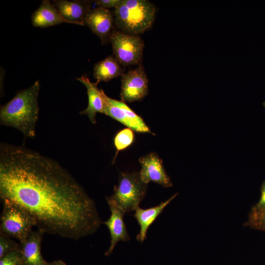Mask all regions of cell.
Returning a JSON list of instances; mask_svg holds the SVG:
<instances>
[{"label": "cell", "mask_w": 265, "mask_h": 265, "mask_svg": "<svg viewBox=\"0 0 265 265\" xmlns=\"http://www.w3.org/2000/svg\"><path fill=\"white\" fill-rule=\"evenodd\" d=\"M0 197L26 211L44 233L78 240L101 224L94 200L73 176L24 146L0 144Z\"/></svg>", "instance_id": "6da1fadb"}, {"label": "cell", "mask_w": 265, "mask_h": 265, "mask_svg": "<svg viewBox=\"0 0 265 265\" xmlns=\"http://www.w3.org/2000/svg\"><path fill=\"white\" fill-rule=\"evenodd\" d=\"M38 80L27 89L19 91L10 101L1 106L0 123L13 127L26 138L35 136V126L39 116Z\"/></svg>", "instance_id": "7a4b0ae2"}, {"label": "cell", "mask_w": 265, "mask_h": 265, "mask_svg": "<svg viewBox=\"0 0 265 265\" xmlns=\"http://www.w3.org/2000/svg\"><path fill=\"white\" fill-rule=\"evenodd\" d=\"M156 10L146 0H121L114 8V23L120 31L139 35L148 30L155 18Z\"/></svg>", "instance_id": "3957f363"}, {"label": "cell", "mask_w": 265, "mask_h": 265, "mask_svg": "<svg viewBox=\"0 0 265 265\" xmlns=\"http://www.w3.org/2000/svg\"><path fill=\"white\" fill-rule=\"evenodd\" d=\"M147 185L141 179L139 172H120L114 193L106 197V200L115 204L125 213L134 211L146 195Z\"/></svg>", "instance_id": "277c9868"}, {"label": "cell", "mask_w": 265, "mask_h": 265, "mask_svg": "<svg viewBox=\"0 0 265 265\" xmlns=\"http://www.w3.org/2000/svg\"><path fill=\"white\" fill-rule=\"evenodd\" d=\"M0 232L24 242L36 226L33 218L23 209L7 199H2Z\"/></svg>", "instance_id": "5b68a950"}, {"label": "cell", "mask_w": 265, "mask_h": 265, "mask_svg": "<svg viewBox=\"0 0 265 265\" xmlns=\"http://www.w3.org/2000/svg\"><path fill=\"white\" fill-rule=\"evenodd\" d=\"M109 42L114 57L122 65L128 66L141 64L144 42L139 35H132L119 30H114Z\"/></svg>", "instance_id": "8992f818"}, {"label": "cell", "mask_w": 265, "mask_h": 265, "mask_svg": "<svg viewBox=\"0 0 265 265\" xmlns=\"http://www.w3.org/2000/svg\"><path fill=\"white\" fill-rule=\"evenodd\" d=\"M104 101L103 114L110 116L138 133H153L142 118L126 104L107 96L102 90Z\"/></svg>", "instance_id": "52a82bcc"}, {"label": "cell", "mask_w": 265, "mask_h": 265, "mask_svg": "<svg viewBox=\"0 0 265 265\" xmlns=\"http://www.w3.org/2000/svg\"><path fill=\"white\" fill-rule=\"evenodd\" d=\"M121 77V101L131 103L140 101L147 95L148 79L141 64Z\"/></svg>", "instance_id": "ba28073f"}, {"label": "cell", "mask_w": 265, "mask_h": 265, "mask_svg": "<svg viewBox=\"0 0 265 265\" xmlns=\"http://www.w3.org/2000/svg\"><path fill=\"white\" fill-rule=\"evenodd\" d=\"M114 15L108 9L98 7L91 9L87 14L84 26H87L98 36L103 44L109 41L113 31Z\"/></svg>", "instance_id": "9c48e42d"}, {"label": "cell", "mask_w": 265, "mask_h": 265, "mask_svg": "<svg viewBox=\"0 0 265 265\" xmlns=\"http://www.w3.org/2000/svg\"><path fill=\"white\" fill-rule=\"evenodd\" d=\"M139 161L141 165L139 172L142 181L148 184L155 182L164 187L172 186V183L164 168L162 159L155 153L141 157Z\"/></svg>", "instance_id": "30bf717a"}, {"label": "cell", "mask_w": 265, "mask_h": 265, "mask_svg": "<svg viewBox=\"0 0 265 265\" xmlns=\"http://www.w3.org/2000/svg\"><path fill=\"white\" fill-rule=\"evenodd\" d=\"M107 203L111 214L108 219L103 223L107 226L110 235V244L105 253V255L108 256L119 241H129L130 237L124 220V212L113 203Z\"/></svg>", "instance_id": "8fae6325"}, {"label": "cell", "mask_w": 265, "mask_h": 265, "mask_svg": "<svg viewBox=\"0 0 265 265\" xmlns=\"http://www.w3.org/2000/svg\"><path fill=\"white\" fill-rule=\"evenodd\" d=\"M52 3L71 24L80 26H84L85 18L91 9V2L89 0H56Z\"/></svg>", "instance_id": "7c38bea8"}, {"label": "cell", "mask_w": 265, "mask_h": 265, "mask_svg": "<svg viewBox=\"0 0 265 265\" xmlns=\"http://www.w3.org/2000/svg\"><path fill=\"white\" fill-rule=\"evenodd\" d=\"M44 233L39 229L32 231L26 241L21 244L23 265H46L41 254V242Z\"/></svg>", "instance_id": "4fadbf2b"}, {"label": "cell", "mask_w": 265, "mask_h": 265, "mask_svg": "<svg viewBox=\"0 0 265 265\" xmlns=\"http://www.w3.org/2000/svg\"><path fill=\"white\" fill-rule=\"evenodd\" d=\"M77 80L86 87L88 98L87 107L80 111V113L82 115H86L90 122L95 124L97 122L96 120L97 113H103L104 109V101L102 89L98 88V83L96 82H91L85 75L78 78Z\"/></svg>", "instance_id": "5bb4252c"}, {"label": "cell", "mask_w": 265, "mask_h": 265, "mask_svg": "<svg viewBox=\"0 0 265 265\" xmlns=\"http://www.w3.org/2000/svg\"><path fill=\"white\" fill-rule=\"evenodd\" d=\"M178 194V193L175 194L168 199L156 206L146 209L138 207L134 211L133 216L140 227V230L136 236V239L140 243H142L145 240L147 231L150 226L169 203L177 196Z\"/></svg>", "instance_id": "9a60e30c"}, {"label": "cell", "mask_w": 265, "mask_h": 265, "mask_svg": "<svg viewBox=\"0 0 265 265\" xmlns=\"http://www.w3.org/2000/svg\"><path fill=\"white\" fill-rule=\"evenodd\" d=\"M32 25L35 27H47L62 23L71 24L59 13L49 0H43L31 16Z\"/></svg>", "instance_id": "2e32d148"}, {"label": "cell", "mask_w": 265, "mask_h": 265, "mask_svg": "<svg viewBox=\"0 0 265 265\" xmlns=\"http://www.w3.org/2000/svg\"><path fill=\"white\" fill-rule=\"evenodd\" d=\"M123 74L120 63L112 55L97 63L94 67L93 76L97 83L109 81L122 76Z\"/></svg>", "instance_id": "e0dca14e"}, {"label": "cell", "mask_w": 265, "mask_h": 265, "mask_svg": "<svg viewBox=\"0 0 265 265\" xmlns=\"http://www.w3.org/2000/svg\"><path fill=\"white\" fill-rule=\"evenodd\" d=\"M134 140V134L132 130L126 128L119 132L115 135L114 143L116 149L115 158L119 151L124 150L130 146Z\"/></svg>", "instance_id": "ac0fdd59"}, {"label": "cell", "mask_w": 265, "mask_h": 265, "mask_svg": "<svg viewBox=\"0 0 265 265\" xmlns=\"http://www.w3.org/2000/svg\"><path fill=\"white\" fill-rule=\"evenodd\" d=\"M244 225L265 232V209L255 210L251 208Z\"/></svg>", "instance_id": "d6986e66"}, {"label": "cell", "mask_w": 265, "mask_h": 265, "mask_svg": "<svg viewBox=\"0 0 265 265\" xmlns=\"http://www.w3.org/2000/svg\"><path fill=\"white\" fill-rule=\"evenodd\" d=\"M20 249V243H17L11 237L0 232V258L10 252Z\"/></svg>", "instance_id": "ffe728a7"}, {"label": "cell", "mask_w": 265, "mask_h": 265, "mask_svg": "<svg viewBox=\"0 0 265 265\" xmlns=\"http://www.w3.org/2000/svg\"><path fill=\"white\" fill-rule=\"evenodd\" d=\"M0 265H23L20 250L10 252L0 258Z\"/></svg>", "instance_id": "44dd1931"}, {"label": "cell", "mask_w": 265, "mask_h": 265, "mask_svg": "<svg viewBox=\"0 0 265 265\" xmlns=\"http://www.w3.org/2000/svg\"><path fill=\"white\" fill-rule=\"evenodd\" d=\"M121 0H97L95 3L98 7L106 9L109 8H115L120 3Z\"/></svg>", "instance_id": "7402d4cb"}, {"label": "cell", "mask_w": 265, "mask_h": 265, "mask_svg": "<svg viewBox=\"0 0 265 265\" xmlns=\"http://www.w3.org/2000/svg\"><path fill=\"white\" fill-rule=\"evenodd\" d=\"M255 210H263L265 209V181L261 187V197L259 201L252 208Z\"/></svg>", "instance_id": "603a6c76"}, {"label": "cell", "mask_w": 265, "mask_h": 265, "mask_svg": "<svg viewBox=\"0 0 265 265\" xmlns=\"http://www.w3.org/2000/svg\"><path fill=\"white\" fill-rule=\"evenodd\" d=\"M46 265H66L62 260H55L51 263L47 262Z\"/></svg>", "instance_id": "cb8c5ba5"}, {"label": "cell", "mask_w": 265, "mask_h": 265, "mask_svg": "<svg viewBox=\"0 0 265 265\" xmlns=\"http://www.w3.org/2000/svg\"><path fill=\"white\" fill-rule=\"evenodd\" d=\"M263 105L265 107V102L263 103Z\"/></svg>", "instance_id": "d4e9b609"}]
</instances>
